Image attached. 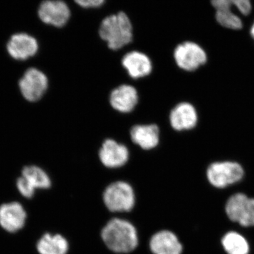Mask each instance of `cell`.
<instances>
[{"mask_svg": "<svg viewBox=\"0 0 254 254\" xmlns=\"http://www.w3.org/2000/svg\"><path fill=\"white\" fill-rule=\"evenodd\" d=\"M52 180L46 170L37 165H27L21 170V176L16 181L20 194L26 198H33L36 190H49Z\"/></svg>", "mask_w": 254, "mask_h": 254, "instance_id": "4", "label": "cell"}, {"mask_svg": "<svg viewBox=\"0 0 254 254\" xmlns=\"http://www.w3.org/2000/svg\"><path fill=\"white\" fill-rule=\"evenodd\" d=\"M243 168L233 162H221L212 164L207 170L208 181L217 188H225L242 180Z\"/></svg>", "mask_w": 254, "mask_h": 254, "instance_id": "6", "label": "cell"}, {"mask_svg": "<svg viewBox=\"0 0 254 254\" xmlns=\"http://www.w3.org/2000/svg\"><path fill=\"white\" fill-rule=\"evenodd\" d=\"M27 214L18 202H10L0 205V226L5 231L14 233L21 230L26 224Z\"/></svg>", "mask_w": 254, "mask_h": 254, "instance_id": "13", "label": "cell"}, {"mask_svg": "<svg viewBox=\"0 0 254 254\" xmlns=\"http://www.w3.org/2000/svg\"><path fill=\"white\" fill-rule=\"evenodd\" d=\"M212 4L216 9L217 21L224 27L230 29H240L242 27V20L232 11L233 0H215Z\"/></svg>", "mask_w": 254, "mask_h": 254, "instance_id": "19", "label": "cell"}, {"mask_svg": "<svg viewBox=\"0 0 254 254\" xmlns=\"http://www.w3.org/2000/svg\"><path fill=\"white\" fill-rule=\"evenodd\" d=\"M227 216L244 227L254 226V198L243 193L230 197L226 205Z\"/></svg>", "mask_w": 254, "mask_h": 254, "instance_id": "7", "label": "cell"}, {"mask_svg": "<svg viewBox=\"0 0 254 254\" xmlns=\"http://www.w3.org/2000/svg\"><path fill=\"white\" fill-rule=\"evenodd\" d=\"M138 95L136 88L130 85H122L114 89L110 94V103L119 112L130 113L138 103Z\"/></svg>", "mask_w": 254, "mask_h": 254, "instance_id": "14", "label": "cell"}, {"mask_svg": "<svg viewBox=\"0 0 254 254\" xmlns=\"http://www.w3.org/2000/svg\"><path fill=\"white\" fill-rule=\"evenodd\" d=\"M122 63L128 74L133 78L144 77L153 69L150 58L141 52L132 51L124 56Z\"/></svg>", "mask_w": 254, "mask_h": 254, "instance_id": "16", "label": "cell"}, {"mask_svg": "<svg viewBox=\"0 0 254 254\" xmlns=\"http://www.w3.org/2000/svg\"><path fill=\"white\" fill-rule=\"evenodd\" d=\"M130 134L132 141L145 150L156 148L160 141V131L156 125H136L132 127Z\"/></svg>", "mask_w": 254, "mask_h": 254, "instance_id": "17", "label": "cell"}, {"mask_svg": "<svg viewBox=\"0 0 254 254\" xmlns=\"http://www.w3.org/2000/svg\"><path fill=\"white\" fill-rule=\"evenodd\" d=\"M6 51L13 59L24 61L35 56L39 50L36 38L27 33H14L6 43Z\"/></svg>", "mask_w": 254, "mask_h": 254, "instance_id": "8", "label": "cell"}, {"mask_svg": "<svg viewBox=\"0 0 254 254\" xmlns=\"http://www.w3.org/2000/svg\"><path fill=\"white\" fill-rule=\"evenodd\" d=\"M48 84V78L46 73L36 67H30L20 78L18 88L25 99L35 103L46 94Z\"/></svg>", "mask_w": 254, "mask_h": 254, "instance_id": "5", "label": "cell"}, {"mask_svg": "<svg viewBox=\"0 0 254 254\" xmlns=\"http://www.w3.org/2000/svg\"><path fill=\"white\" fill-rule=\"evenodd\" d=\"M175 61L182 69L193 71L206 63L204 50L192 42H185L179 45L174 53Z\"/></svg>", "mask_w": 254, "mask_h": 254, "instance_id": "10", "label": "cell"}, {"mask_svg": "<svg viewBox=\"0 0 254 254\" xmlns=\"http://www.w3.org/2000/svg\"><path fill=\"white\" fill-rule=\"evenodd\" d=\"M100 237L107 250L115 254H130L139 247V232L127 219L114 217L102 227Z\"/></svg>", "mask_w": 254, "mask_h": 254, "instance_id": "1", "label": "cell"}, {"mask_svg": "<svg viewBox=\"0 0 254 254\" xmlns=\"http://www.w3.org/2000/svg\"><path fill=\"white\" fill-rule=\"evenodd\" d=\"M129 157V150L126 145L113 139L105 140L98 152L100 163L111 170L123 168L128 163Z\"/></svg>", "mask_w": 254, "mask_h": 254, "instance_id": "11", "label": "cell"}, {"mask_svg": "<svg viewBox=\"0 0 254 254\" xmlns=\"http://www.w3.org/2000/svg\"><path fill=\"white\" fill-rule=\"evenodd\" d=\"M234 4L239 11L244 15L250 14L252 11V4L249 0H233Z\"/></svg>", "mask_w": 254, "mask_h": 254, "instance_id": "21", "label": "cell"}, {"mask_svg": "<svg viewBox=\"0 0 254 254\" xmlns=\"http://www.w3.org/2000/svg\"><path fill=\"white\" fill-rule=\"evenodd\" d=\"M222 246L228 254H248L250 247L245 237L237 232L227 233L222 240Z\"/></svg>", "mask_w": 254, "mask_h": 254, "instance_id": "20", "label": "cell"}, {"mask_svg": "<svg viewBox=\"0 0 254 254\" xmlns=\"http://www.w3.org/2000/svg\"><path fill=\"white\" fill-rule=\"evenodd\" d=\"M251 35L254 38V23L253 26H252V29H251Z\"/></svg>", "mask_w": 254, "mask_h": 254, "instance_id": "23", "label": "cell"}, {"mask_svg": "<svg viewBox=\"0 0 254 254\" xmlns=\"http://www.w3.org/2000/svg\"><path fill=\"white\" fill-rule=\"evenodd\" d=\"M102 202L110 213H131L136 205V190L129 182L116 180L103 190Z\"/></svg>", "mask_w": 254, "mask_h": 254, "instance_id": "2", "label": "cell"}, {"mask_svg": "<svg viewBox=\"0 0 254 254\" xmlns=\"http://www.w3.org/2000/svg\"><path fill=\"white\" fill-rule=\"evenodd\" d=\"M152 254H182L183 246L176 234L167 229L154 232L148 240Z\"/></svg>", "mask_w": 254, "mask_h": 254, "instance_id": "12", "label": "cell"}, {"mask_svg": "<svg viewBox=\"0 0 254 254\" xmlns=\"http://www.w3.org/2000/svg\"><path fill=\"white\" fill-rule=\"evenodd\" d=\"M36 250L39 254H68L70 244L61 234L46 233L37 242Z\"/></svg>", "mask_w": 254, "mask_h": 254, "instance_id": "18", "label": "cell"}, {"mask_svg": "<svg viewBox=\"0 0 254 254\" xmlns=\"http://www.w3.org/2000/svg\"><path fill=\"white\" fill-rule=\"evenodd\" d=\"M99 35L110 49H120L133 39L131 21L123 11L107 16L100 24Z\"/></svg>", "mask_w": 254, "mask_h": 254, "instance_id": "3", "label": "cell"}, {"mask_svg": "<svg viewBox=\"0 0 254 254\" xmlns=\"http://www.w3.org/2000/svg\"><path fill=\"white\" fill-rule=\"evenodd\" d=\"M76 4L83 8H96L105 3L104 0H76Z\"/></svg>", "mask_w": 254, "mask_h": 254, "instance_id": "22", "label": "cell"}, {"mask_svg": "<svg viewBox=\"0 0 254 254\" xmlns=\"http://www.w3.org/2000/svg\"><path fill=\"white\" fill-rule=\"evenodd\" d=\"M38 15L43 23L55 27H63L71 16L69 7L61 0H46L38 6Z\"/></svg>", "mask_w": 254, "mask_h": 254, "instance_id": "9", "label": "cell"}, {"mask_svg": "<svg viewBox=\"0 0 254 254\" xmlns=\"http://www.w3.org/2000/svg\"><path fill=\"white\" fill-rule=\"evenodd\" d=\"M170 121L171 126L177 131L188 130L196 125L198 116L193 105L182 103L172 110Z\"/></svg>", "mask_w": 254, "mask_h": 254, "instance_id": "15", "label": "cell"}]
</instances>
